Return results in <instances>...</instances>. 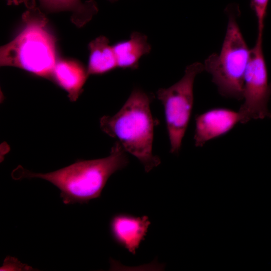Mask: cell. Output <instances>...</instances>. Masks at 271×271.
I'll list each match as a JSON object with an SVG mask.
<instances>
[{"instance_id": "cell-1", "label": "cell", "mask_w": 271, "mask_h": 271, "mask_svg": "<svg viewBox=\"0 0 271 271\" xmlns=\"http://www.w3.org/2000/svg\"><path fill=\"white\" fill-rule=\"evenodd\" d=\"M126 152L116 142L108 156L91 160H79L67 167L47 173H33L18 168L13 172L16 179L37 178L48 181L61 191L65 204L87 203L99 197L108 178L125 168L129 162Z\"/></svg>"}, {"instance_id": "cell-2", "label": "cell", "mask_w": 271, "mask_h": 271, "mask_svg": "<svg viewBox=\"0 0 271 271\" xmlns=\"http://www.w3.org/2000/svg\"><path fill=\"white\" fill-rule=\"evenodd\" d=\"M152 98L134 89L121 108L114 115L100 119L101 130L115 138L127 153L136 157L149 172L161 163L153 154L154 127L157 123L150 108Z\"/></svg>"}, {"instance_id": "cell-3", "label": "cell", "mask_w": 271, "mask_h": 271, "mask_svg": "<svg viewBox=\"0 0 271 271\" xmlns=\"http://www.w3.org/2000/svg\"><path fill=\"white\" fill-rule=\"evenodd\" d=\"M27 8L22 16V30L1 48V65L50 78L56 63L55 39L47 29V19L36 3Z\"/></svg>"}, {"instance_id": "cell-4", "label": "cell", "mask_w": 271, "mask_h": 271, "mask_svg": "<svg viewBox=\"0 0 271 271\" xmlns=\"http://www.w3.org/2000/svg\"><path fill=\"white\" fill-rule=\"evenodd\" d=\"M225 11L228 23L221 50L205 60L204 70L211 75L212 81L221 95L242 100L244 75L250 58L251 49L237 23L240 14L238 6L229 5Z\"/></svg>"}, {"instance_id": "cell-5", "label": "cell", "mask_w": 271, "mask_h": 271, "mask_svg": "<svg viewBox=\"0 0 271 271\" xmlns=\"http://www.w3.org/2000/svg\"><path fill=\"white\" fill-rule=\"evenodd\" d=\"M204 70L203 64H191L186 68L184 75L179 81L167 88L159 89L157 92L158 99L164 106L172 154H177L180 150L193 108L194 80Z\"/></svg>"}, {"instance_id": "cell-6", "label": "cell", "mask_w": 271, "mask_h": 271, "mask_svg": "<svg viewBox=\"0 0 271 271\" xmlns=\"http://www.w3.org/2000/svg\"><path fill=\"white\" fill-rule=\"evenodd\" d=\"M270 96L271 83L262 50V39L256 38L244 75V102L238 111L240 122L244 124L251 119L271 117L268 108Z\"/></svg>"}, {"instance_id": "cell-7", "label": "cell", "mask_w": 271, "mask_h": 271, "mask_svg": "<svg viewBox=\"0 0 271 271\" xmlns=\"http://www.w3.org/2000/svg\"><path fill=\"white\" fill-rule=\"evenodd\" d=\"M238 122V112L226 108H214L197 115L194 137L195 146L201 147L207 142L226 134Z\"/></svg>"}, {"instance_id": "cell-8", "label": "cell", "mask_w": 271, "mask_h": 271, "mask_svg": "<svg viewBox=\"0 0 271 271\" xmlns=\"http://www.w3.org/2000/svg\"><path fill=\"white\" fill-rule=\"evenodd\" d=\"M150 221L147 216L136 217L126 214L115 215L110 223V230L114 240L134 254L144 240Z\"/></svg>"}, {"instance_id": "cell-9", "label": "cell", "mask_w": 271, "mask_h": 271, "mask_svg": "<svg viewBox=\"0 0 271 271\" xmlns=\"http://www.w3.org/2000/svg\"><path fill=\"white\" fill-rule=\"evenodd\" d=\"M87 70L79 64L72 61H56L50 79L68 93L69 99L75 101L82 91L88 76Z\"/></svg>"}, {"instance_id": "cell-10", "label": "cell", "mask_w": 271, "mask_h": 271, "mask_svg": "<svg viewBox=\"0 0 271 271\" xmlns=\"http://www.w3.org/2000/svg\"><path fill=\"white\" fill-rule=\"evenodd\" d=\"M112 46L117 67L123 69H137L140 58L151 51L147 36L138 32H132L129 39L118 42Z\"/></svg>"}, {"instance_id": "cell-11", "label": "cell", "mask_w": 271, "mask_h": 271, "mask_svg": "<svg viewBox=\"0 0 271 271\" xmlns=\"http://www.w3.org/2000/svg\"><path fill=\"white\" fill-rule=\"evenodd\" d=\"M109 43L106 37L101 36L89 43L88 75L102 74L117 67L113 46Z\"/></svg>"}, {"instance_id": "cell-12", "label": "cell", "mask_w": 271, "mask_h": 271, "mask_svg": "<svg viewBox=\"0 0 271 271\" xmlns=\"http://www.w3.org/2000/svg\"><path fill=\"white\" fill-rule=\"evenodd\" d=\"M42 7L49 12L69 11L72 14V21L81 26L89 21L97 13L96 3L81 0H39Z\"/></svg>"}, {"instance_id": "cell-13", "label": "cell", "mask_w": 271, "mask_h": 271, "mask_svg": "<svg viewBox=\"0 0 271 271\" xmlns=\"http://www.w3.org/2000/svg\"><path fill=\"white\" fill-rule=\"evenodd\" d=\"M269 0H250V7L253 12L257 22V37L262 38L264 20Z\"/></svg>"}, {"instance_id": "cell-14", "label": "cell", "mask_w": 271, "mask_h": 271, "mask_svg": "<svg viewBox=\"0 0 271 271\" xmlns=\"http://www.w3.org/2000/svg\"><path fill=\"white\" fill-rule=\"evenodd\" d=\"M8 5H19L21 4H24L26 7L27 8L32 5L35 0H7Z\"/></svg>"}, {"instance_id": "cell-15", "label": "cell", "mask_w": 271, "mask_h": 271, "mask_svg": "<svg viewBox=\"0 0 271 271\" xmlns=\"http://www.w3.org/2000/svg\"><path fill=\"white\" fill-rule=\"evenodd\" d=\"M109 1H111V2H114V1H115V0H109Z\"/></svg>"}]
</instances>
